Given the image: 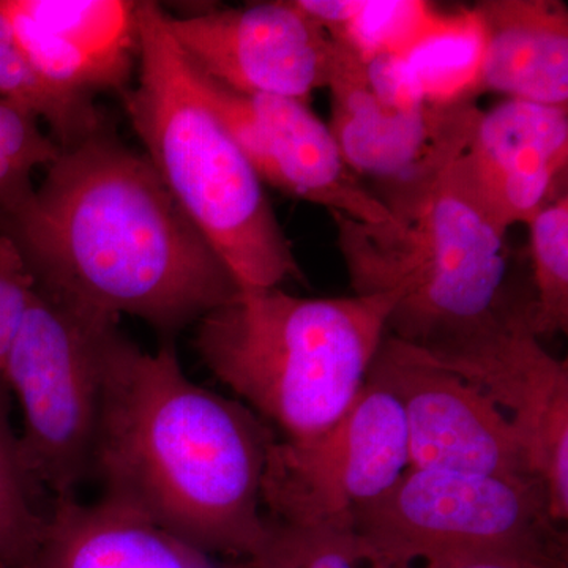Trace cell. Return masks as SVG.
I'll return each instance as SVG.
<instances>
[{
  "mask_svg": "<svg viewBox=\"0 0 568 568\" xmlns=\"http://www.w3.org/2000/svg\"><path fill=\"white\" fill-rule=\"evenodd\" d=\"M0 100L29 112L48 126L62 151L81 144L106 123L93 100L80 99L48 81L28 58L0 6Z\"/></svg>",
  "mask_w": 568,
  "mask_h": 568,
  "instance_id": "d6986e66",
  "label": "cell"
},
{
  "mask_svg": "<svg viewBox=\"0 0 568 568\" xmlns=\"http://www.w3.org/2000/svg\"><path fill=\"white\" fill-rule=\"evenodd\" d=\"M375 568H387V567H383V566H375Z\"/></svg>",
  "mask_w": 568,
  "mask_h": 568,
  "instance_id": "484cf974",
  "label": "cell"
},
{
  "mask_svg": "<svg viewBox=\"0 0 568 568\" xmlns=\"http://www.w3.org/2000/svg\"><path fill=\"white\" fill-rule=\"evenodd\" d=\"M536 298L526 308L534 334L568 332V194L549 201L526 223Z\"/></svg>",
  "mask_w": 568,
  "mask_h": 568,
  "instance_id": "44dd1931",
  "label": "cell"
},
{
  "mask_svg": "<svg viewBox=\"0 0 568 568\" xmlns=\"http://www.w3.org/2000/svg\"><path fill=\"white\" fill-rule=\"evenodd\" d=\"M0 233L43 293L104 320L138 317L166 339L241 291L144 153L106 126L62 151Z\"/></svg>",
  "mask_w": 568,
  "mask_h": 568,
  "instance_id": "6da1fadb",
  "label": "cell"
},
{
  "mask_svg": "<svg viewBox=\"0 0 568 568\" xmlns=\"http://www.w3.org/2000/svg\"><path fill=\"white\" fill-rule=\"evenodd\" d=\"M459 160L478 200L508 233L562 193L568 108L503 100L480 110Z\"/></svg>",
  "mask_w": 568,
  "mask_h": 568,
  "instance_id": "9a60e30c",
  "label": "cell"
},
{
  "mask_svg": "<svg viewBox=\"0 0 568 568\" xmlns=\"http://www.w3.org/2000/svg\"><path fill=\"white\" fill-rule=\"evenodd\" d=\"M418 568H566L536 562V560L517 558H481L462 560V562L439 564V566H425Z\"/></svg>",
  "mask_w": 568,
  "mask_h": 568,
  "instance_id": "d4e9b609",
  "label": "cell"
},
{
  "mask_svg": "<svg viewBox=\"0 0 568 568\" xmlns=\"http://www.w3.org/2000/svg\"><path fill=\"white\" fill-rule=\"evenodd\" d=\"M197 71V70H196ZM200 73V71H197ZM205 99L261 181L373 226H394V213L343 160L327 123L308 103L233 91L200 73Z\"/></svg>",
  "mask_w": 568,
  "mask_h": 568,
  "instance_id": "4fadbf2b",
  "label": "cell"
},
{
  "mask_svg": "<svg viewBox=\"0 0 568 568\" xmlns=\"http://www.w3.org/2000/svg\"><path fill=\"white\" fill-rule=\"evenodd\" d=\"M398 294L298 297L241 290L196 323L194 347L220 383L305 439L345 416L387 336Z\"/></svg>",
  "mask_w": 568,
  "mask_h": 568,
  "instance_id": "277c9868",
  "label": "cell"
},
{
  "mask_svg": "<svg viewBox=\"0 0 568 568\" xmlns=\"http://www.w3.org/2000/svg\"><path fill=\"white\" fill-rule=\"evenodd\" d=\"M366 379L402 407L409 469L537 478L510 418L420 347L387 335Z\"/></svg>",
  "mask_w": 568,
  "mask_h": 568,
  "instance_id": "8fae6325",
  "label": "cell"
},
{
  "mask_svg": "<svg viewBox=\"0 0 568 568\" xmlns=\"http://www.w3.org/2000/svg\"><path fill=\"white\" fill-rule=\"evenodd\" d=\"M14 37L40 73L62 91L93 100L133 84L140 2L0 0Z\"/></svg>",
  "mask_w": 568,
  "mask_h": 568,
  "instance_id": "5bb4252c",
  "label": "cell"
},
{
  "mask_svg": "<svg viewBox=\"0 0 568 568\" xmlns=\"http://www.w3.org/2000/svg\"><path fill=\"white\" fill-rule=\"evenodd\" d=\"M132 511L100 499L51 504L37 568H215Z\"/></svg>",
  "mask_w": 568,
  "mask_h": 568,
  "instance_id": "e0dca14e",
  "label": "cell"
},
{
  "mask_svg": "<svg viewBox=\"0 0 568 568\" xmlns=\"http://www.w3.org/2000/svg\"><path fill=\"white\" fill-rule=\"evenodd\" d=\"M336 47L328 130L349 170L386 183L384 203L405 211L466 151L480 110L426 95L409 59Z\"/></svg>",
  "mask_w": 568,
  "mask_h": 568,
  "instance_id": "ba28073f",
  "label": "cell"
},
{
  "mask_svg": "<svg viewBox=\"0 0 568 568\" xmlns=\"http://www.w3.org/2000/svg\"><path fill=\"white\" fill-rule=\"evenodd\" d=\"M477 37L470 97L568 106V10L556 0H484L467 9Z\"/></svg>",
  "mask_w": 568,
  "mask_h": 568,
  "instance_id": "2e32d148",
  "label": "cell"
},
{
  "mask_svg": "<svg viewBox=\"0 0 568 568\" xmlns=\"http://www.w3.org/2000/svg\"><path fill=\"white\" fill-rule=\"evenodd\" d=\"M9 394L0 381V568H37L48 514L11 429Z\"/></svg>",
  "mask_w": 568,
  "mask_h": 568,
  "instance_id": "ffe728a7",
  "label": "cell"
},
{
  "mask_svg": "<svg viewBox=\"0 0 568 568\" xmlns=\"http://www.w3.org/2000/svg\"><path fill=\"white\" fill-rule=\"evenodd\" d=\"M267 426L241 402L193 383L173 339L142 349L114 325L92 477L102 499L207 556L252 562L263 548Z\"/></svg>",
  "mask_w": 568,
  "mask_h": 568,
  "instance_id": "7a4b0ae2",
  "label": "cell"
},
{
  "mask_svg": "<svg viewBox=\"0 0 568 568\" xmlns=\"http://www.w3.org/2000/svg\"><path fill=\"white\" fill-rule=\"evenodd\" d=\"M265 521L267 534L252 568H375L354 529Z\"/></svg>",
  "mask_w": 568,
  "mask_h": 568,
  "instance_id": "7402d4cb",
  "label": "cell"
},
{
  "mask_svg": "<svg viewBox=\"0 0 568 568\" xmlns=\"http://www.w3.org/2000/svg\"><path fill=\"white\" fill-rule=\"evenodd\" d=\"M118 324L37 287L11 343L2 376L22 410L21 458L51 504L77 499L92 477L104 338Z\"/></svg>",
  "mask_w": 568,
  "mask_h": 568,
  "instance_id": "52a82bcc",
  "label": "cell"
},
{
  "mask_svg": "<svg viewBox=\"0 0 568 568\" xmlns=\"http://www.w3.org/2000/svg\"><path fill=\"white\" fill-rule=\"evenodd\" d=\"M409 469L402 407L366 379L345 416L305 439H274L263 476L271 521L354 529V514L375 503Z\"/></svg>",
  "mask_w": 568,
  "mask_h": 568,
  "instance_id": "9c48e42d",
  "label": "cell"
},
{
  "mask_svg": "<svg viewBox=\"0 0 568 568\" xmlns=\"http://www.w3.org/2000/svg\"><path fill=\"white\" fill-rule=\"evenodd\" d=\"M140 52L121 93L144 156L241 290L304 278L253 164L205 99L159 3L138 9Z\"/></svg>",
  "mask_w": 568,
  "mask_h": 568,
  "instance_id": "3957f363",
  "label": "cell"
},
{
  "mask_svg": "<svg viewBox=\"0 0 568 568\" xmlns=\"http://www.w3.org/2000/svg\"><path fill=\"white\" fill-rule=\"evenodd\" d=\"M332 39L358 54L414 59L440 41L474 32L469 11L444 13L426 2L297 0Z\"/></svg>",
  "mask_w": 568,
  "mask_h": 568,
  "instance_id": "ac0fdd59",
  "label": "cell"
},
{
  "mask_svg": "<svg viewBox=\"0 0 568 568\" xmlns=\"http://www.w3.org/2000/svg\"><path fill=\"white\" fill-rule=\"evenodd\" d=\"M426 354L480 388L510 418L530 473L547 493L549 515L566 528L568 364L541 346L526 308L506 305L474 334Z\"/></svg>",
  "mask_w": 568,
  "mask_h": 568,
  "instance_id": "30bf717a",
  "label": "cell"
},
{
  "mask_svg": "<svg viewBox=\"0 0 568 568\" xmlns=\"http://www.w3.org/2000/svg\"><path fill=\"white\" fill-rule=\"evenodd\" d=\"M459 159L396 213L394 226L331 213L354 294H398L387 335L426 353L474 334L506 306L507 233Z\"/></svg>",
  "mask_w": 568,
  "mask_h": 568,
  "instance_id": "5b68a950",
  "label": "cell"
},
{
  "mask_svg": "<svg viewBox=\"0 0 568 568\" xmlns=\"http://www.w3.org/2000/svg\"><path fill=\"white\" fill-rule=\"evenodd\" d=\"M538 478L407 469L354 514L373 566L418 568L517 558L567 568V534Z\"/></svg>",
  "mask_w": 568,
  "mask_h": 568,
  "instance_id": "8992f818",
  "label": "cell"
},
{
  "mask_svg": "<svg viewBox=\"0 0 568 568\" xmlns=\"http://www.w3.org/2000/svg\"><path fill=\"white\" fill-rule=\"evenodd\" d=\"M166 24L194 69L233 91L308 103L334 71L336 41L297 0L166 13Z\"/></svg>",
  "mask_w": 568,
  "mask_h": 568,
  "instance_id": "7c38bea8",
  "label": "cell"
},
{
  "mask_svg": "<svg viewBox=\"0 0 568 568\" xmlns=\"http://www.w3.org/2000/svg\"><path fill=\"white\" fill-rule=\"evenodd\" d=\"M61 155L50 134L29 112L0 100V220L20 209L33 193V174Z\"/></svg>",
  "mask_w": 568,
  "mask_h": 568,
  "instance_id": "603a6c76",
  "label": "cell"
},
{
  "mask_svg": "<svg viewBox=\"0 0 568 568\" xmlns=\"http://www.w3.org/2000/svg\"><path fill=\"white\" fill-rule=\"evenodd\" d=\"M36 280L20 250L0 233V381L11 343L36 294Z\"/></svg>",
  "mask_w": 568,
  "mask_h": 568,
  "instance_id": "cb8c5ba5",
  "label": "cell"
}]
</instances>
